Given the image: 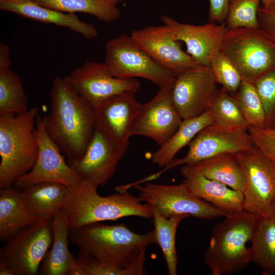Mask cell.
I'll use <instances>...</instances> for the list:
<instances>
[{"instance_id":"1","label":"cell","mask_w":275,"mask_h":275,"mask_svg":"<svg viewBox=\"0 0 275 275\" xmlns=\"http://www.w3.org/2000/svg\"><path fill=\"white\" fill-rule=\"evenodd\" d=\"M50 94L49 112L43 117L46 131L67 160L80 159L94 134L93 107L60 76Z\"/></svg>"},{"instance_id":"2","label":"cell","mask_w":275,"mask_h":275,"mask_svg":"<svg viewBox=\"0 0 275 275\" xmlns=\"http://www.w3.org/2000/svg\"><path fill=\"white\" fill-rule=\"evenodd\" d=\"M69 238L80 251L100 261L125 269L130 275L146 274V249L156 243L154 230L141 234L124 224L100 222L70 229Z\"/></svg>"},{"instance_id":"3","label":"cell","mask_w":275,"mask_h":275,"mask_svg":"<svg viewBox=\"0 0 275 275\" xmlns=\"http://www.w3.org/2000/svg\"><path fill=\"white\" fill-rule=\"evenodd\" d=\"M98 187L88 180L68 187L61 211L70 229L127 216L152 218L150 207L127 191L102 196Z\"/></svg>"},{"instance_id":"4","label":"cell","mask_w":275,"mask_h":275,"mask_svg":"<svg viewBox=\"0 0 275 275\" xmlns=\"http://www.w3.org/2000/svg\"><path fill=\"white\" fill-rule=\"evenodd\" d=\"M215 226L203 255L212 275H228L244 268L251 262L250 241L261 216L243 210L227 215Z\"/></svg>"},{"instance_id":"5","label":"cell","mask_w":275,"mask_h":275,"mask_svg":"<svg viewBox=\"0 0 275 275\" xmlns=\"http://www.w3.org/2000/svg\"><path fill=\"white\" fill-rule=\"evenodd\" d=\"M38 107L14 116H0V187L13 186L34 166L38 144L34 130Z\"/></svg>"},{"instance_id":"6","label":"cell","mask_w":275,"mask_h":275,"mask_svg":"<svg viewBox=\"0 0 275 275\" xmlns=\"http://www.w3.org/2000/svg\"><path fill=\"white\" fill-rule=\"evenodd\" d=\"M221 51L252 84L275 69V41L259 28L228 29Z\"/></svg>"},{"instance_id":"7","label":"cell","mask_w":275,"mask_h":275,"mask_svg":"<svg viewBox=\"0 0 275 275\" xmlns=\"http://www.w3.org/2000/svg\"><path fill=\"white\" fill-rule=\"evenodd\" d=\"M104 63L110 73L120 78L142 77L162 87L173 88L176 76L139 48L130 36L121 34L105 44Z\"/></svg>"},{"instance_id":"8","label":"cell","mask_w":275,"mask_h":275,"mask_svg":"<svg viewBox=\"0 0 275 275\" xmlns=\"http://www.w3.org/2000/svg\"><path fill=\"white\" fill-rule=\"evenodd\" d=\"M53 237V218H44L25 227L7 241L0 251V259L15 275H34L51 247Z\"/></svg>"},{"instance_id":"9","label":"cell","mask_w":275,"mask_h":275,"mask_svg":"<svg viewBox=\"0 0 275 275\" xmlns=\"http://www.w3.org/2000/svg\"><path fill=\"white\" fill-rule=\"evenodd\" d=\"M188 146V152L184 157L173 159L161 171L147 177L148 180H153L180 165H193L223 154H236L251 148L254 144L248 129L212 124L201 130Z\"/></svg>"},{"instance_id":"10","label":"cell","mask_w":275,"mask_h":275,"mask_svg":"<svg viewBox=\"0 0 275 275\" xmlns=\"http://www.w3.org/2000/svg\"><path fill=\"white\" fill-rule=\"evenodd\" d=\"M139 198L168 218L177 214H187L197 218L212 219L226 215L214 206L193 194L184 183L177 185L157 184L151 182L136 184Z\"/></svg>"},{"instance_id":"11","label":"cell","mask_w":275,"mask_h":275,"mask_svg":"<svg viewBox=\"0 0 275 275\" xmlns=\"http://www.w3.org/2000/svg\"><path fill=\"white\" fill-rule=\"evenodd\" d=\"M235 155L246 179L243 210L270 217V207L275 200V164L255 145Z\"/></svg>"},{"instance_id":"12","label":"cell","mask_w":275,"mask_h":275,"mask_svg":"<svg viewBox=\"0 0 275 275\" xmlns=\"http://www.w3.org/2000/svg\"><path fill=\"white\" fill-rule=\"evenodd\" d=\"M128 91L114 96L92 106L95 126L124 155L143 104Z\"/></svg>"},{"instance_id":"13","label":"cell","mask_w":275,"mask_h":275,"mask_svg":"<svg viewBox=\"0 0 275 275\" xmlns=\"http://www.w3.org/2000/svg\"><path fill=\"white\" fill-rule=\"evenodd\" d=\"M35 134L38 144V153L33 168L15 182L20 189L33 184L54 182L70 186L80 180L69 166L58 146L48 136L43 118L38 114Z\"/></svg>"},{"instance_id":"14","label":"cell","mask_w":275,"mask_h":275,"mask_svg":"<svg viewBox=\"0 0 275 275\" xmlns=\"http://www.w3.org/2000/svg\"><path fill=\"white\" fill-rule=\"evenodd\" d=\"M64 77L92 106L125 92L136 93L141 87L136 78L114 77L104 63L91 61L84 63Z\"/></svg>"},{"instance_id":"15","label":"cell","mask_w":275,"mask_h":275,"mask_svg":"<svg viewBox=\"0 0 275 275\" xmlns=\"http://www.w3.org/2000/svg\"><path fill=\"white\" fill-rule=\"evenodd\" d=\"M210 66H200L176 77L172 88L174 104L182 119L209 109L218 89Z\"/></svg>"},{"instance_id":"16","label":"cell","mask_w":275,"mask_h":275,"mask_svg":"<svg viewBox=\"0 0 275 275\" xmlns=\"http://www.w3.org/2000/svg\"><path fill=\"white\" fill-rule=\"evenodd\" d=\"M134 43L160 66L176 77L189 69L200 66L180 46L166 25L148 26L132 31Z\"/></svg>"},{"instance_id":"17","label":"cell","mask_w":275,"mask_h":275,"mask_svg":"<svg viewBox=\"0 0 275 275\" xmlns=\"http://www.w3.org/2000/svg\"><path fill=\"white\" fill-rule=\"evenodd\" d=\"M182 121L173 102L172 88H160L151 100L143 104L131 135L147 137L160 146L173 136Z\"/></svg>"},{"instance_id":"18","label":"cell","mask_w":275,"mask_h":275,"mask_svg":"<svg viewBox=\"0 0 275 275\" xmlns=\"http://www.w3.org/2000/svg\"><path fill=\"white\" fill-rule=\"evenodd\" d=\"M161 20L170 29L174 38L183 42L187 53L201 66H209L221 51L223 42L228 31L226 23L209 22L196 25L177 21L163 15Z\"/></svg>"},{"instance_id":"19","label":"cell","mask_w":275,"mask_h":275,"mask_svg":"<svg viewBox=\"0 0 275 275\" xmlns=\"http://www.w3.org/2000/svg\"><path fill=\"white\" fill-rule=\"evenodd\" d=\"M124 155L95 126L93 138L84 155L67 163L80 180L104 186L114 176Z\"/></svg>"},{"instance_id":"20","label":"cell","mask_w":275,"mask_h":275,"mask_svg":"<svg viewBox=\"0 0 275 275\" xmlns=\"http://www.w3.org/2000/svg\"><path fill=\"white\" fill-rule=\"evenodd\" d=\"M183 182L194 195L224 212L226 216L243 210V194L220 182L209 179L194 166L184 165L181 168Z\"/></svg>"},{"instance_id":"21","label":"cell","mask_w":275,"mask_h":275,"mask_svg":"<svg viewBox=\"0 0 275 275\" xmlns=\"http://www.w3.org/2000/svg\"><path fill=\"white\" fill-rule=\"evenodd\" d=\"M0 9L27 19L68 28L87 39L98 35L94 24L81 20L74 13L56 11L41 5L35 0H0Z\"/></svg>"},{"instance_id":"22","label":"cell","mask_w":275,"mask_h":275,"mask_svg":"<svg viewBox=\"0 0 275 275\" xmlns=\"http://www.w3.org/2000/svg\"><path fill=\"white\" fill-rule=\"evenodd\" d=\"M43 218L29 210L21 198V190L13 186L0 189V240L7 241L21 229Z\"/></svg>"},{"instance_id":"23","label":"cell","mask_w":275,"mask_h":275,"mask_svg":"<svg viewBox=\"0 0 275 275\" xmlns=\"http://www.w3.org/2000/svg\"><path fill=\"white\" fill-rule=\"evenodd\" d=\"M68 186L58 182H41L21 189L25 206L39 217L53 218L62 209Z\"/></svg>"},{"instance_id":"24","label":"cell","mask_w":275,"mask_h":275,"mask_svg":"<svg viewBox=\"0 0 275 275\" xmlns=\"http://www.w3.org/2000/svg\"><path fill=\"white\" fill-rule=\"evenodd\" d=\"M53 237L39 269L44 275H68L69 265L73 257L68 246L70 227L62 211L53 217Z\"/></svg>"},{"instance_id":"25","label":"cell","mask_w":275,"mask_h":275,"mask_svg":"<svg viewBox=\"0 0 275 275\" xmlns=\"http://www.w3.org/2000/svg\"><path fill=\"white\" fill-rule=\"evenodd\" d=\"M213 124L209 109L198 116L182 119L173 136L153 153L152 162L159 167L167 166L174 159L176 154L188 145L201 130Z\"/></svg>"},{"instance_id":"26","label":"cell","mask_w":275,"mask_h":275,"mask_svg":"<svg viewBox=\"0 0 275 275\" xmlns=\"http://www.w3.org/2000/svg\"><path fill=\"white\" fill-rule=\"evenodd\" d=\"M206 177L243 193L246 187L244 172L235 154L218 155L193 165Z\"/></svg>"},{"instance_id":"27","label":"cell","mask_w":275,"mask_h":275,"mask_svg":"<svg viewBox=\"0 0 275 275\" xmlns=\"http://www.w3.org/2000/svg\"><path fill=\"white\" fill-rule=\"evenodd\" d=\"M249 248L251 261L263 275H275V222L270 217L260 218Z\"/></svg>"},{"instance_id":"28","label":"cell","mask_w":275,"mask_h":275,"mask_svg":"<svg viewBox=\"0 0 275 275\" xmlns=\"http://www.w3.org/2000/svg\"><path fill=\"white\" fill-rule=\"evenodd\" d=\"M39 4L68 13L82 12L96 17L105 23H112L119 17L118 0H35Z\"/></svg>"},{"instance_id":"29","label":"cell","mask_w":275,"mask_h":275,"mask_svg":"<svg viewBox=\"0 0 275 275\" xmlns=\"http://www.w3.org/2000/svg\"><path fill=\"white\" fill-rule=\"evenodd\" d=\"M151 210L156 244L162 251L169 274L176 275L178 263L175 244L176 231L180 222L189 215L177 214L165 218L156 210Z\"/></svg>"},{"instance_id":"30","label":"cell","mask_w":275,"mask_h":275,"mask_svg":"<svg viewBox=\"0 0 275 275\" xmlns=\"http://www.w3.org/2000/svg\"><path fill=\"white\" fill-rule=\"evenodd\" d=\"M28 98L19 75L10 68L0 70V116H14L28 111Z\"/></svg>"},{"instance_id":"31","label":"cell","mask_w":275,"mask_h":275,"mask_svg":"<svg viewBox=\"0 0 275 275\" xmlns=\"http://www.w3.org/2000/svg\"><path fill=\"white\" fill-rule=\"evenodd\" d=\"M209 109L213 124L248 129L246 121L234 97L223 89H218Z\"/></svg>"},{"instance_id":"32","label":"cell","mask_w":275,"mask_h":275,"mask_svg":"<svg viewBox=\"0 0 275 275\" xmlns=\"http://www.w3.org/2000/svg\"><path fill=\"white\" fill-rule=\"evenodd\" d=\"M237 103L248 127L267 128L264 108L254 84L242 80L232 95Z\"/></svg>"},{"instance_id":"33","label":"cell","mask_w":275,"mask_h":275,"mask_svg":"<svg viewBox=\"0 0 275 275\" xmlns=\"http://www.w3.org/2000/svg\"><path fill=\"white\" fill-rule=\"evenodd\" d=\"M261 0H231L225 23L228 29L258 28Z\"/></svg>"},{"instance_id":"34","label":"cell","mask_w":275,"mask_h":275,"mask_svg":"<svg viewBox=\"0 0 275 275\" xmlns=\"http://www.w3.org/2000/svg\"><path fill=\"white\" fill-rule=\"evenodd\" d=\"M209 66L216 83L221 85L222 89L230 94L234 95L243 79L229 59L221 51L212 61Z\"/></svg>"},{"instance_id":"35","label":"cell","mask_w":275,"mask_h":275,"mask_svg":"<svg viewBox=\"0 0 275 275\" xmlns=\"http://www.w3.org/2000/svg\"><path fill=\"white\" fill-rule=\"evenodd\" d=\"M261 100L267 128L275 127V69L260 78L254 84Z\"/></svg>"},{"instance_id":"36","label":"cell","mask_w":275,"mask_h":275,"mask_svg":"<svg viewBox=\"0 0 275 275\" xmlns=\"http://www.w3.org/2000/svg\"><path fill=\"white\" fill-rule=\"evenodd\" d=\"M77 259L86 275H130L126 269L100 261L80 250Z\"/></svg>"},{"instance_id":"37","label":"cell","mask_w":275,"mask_h":275,"mask_svg":"<svg viewBox=\"0 0 275 275\" xmlns=\"http://www.w3.org/2000/svg\"><path fill=\"white\" fill-rule=\"evenodd\" d=\"M248 130L255 145L261 152L275 164V127H248Z\"/></svg>"},{"instance_id":"38","label":"cell","mask_w":275,"mask_h":275,"mask_svg":"<svg viewBox=\"0 0 275 275\" xmlns=\"http://www.w3.org/2000/svg\"><path fill=\"white\" fill-rule=\"evenodd\" d=\"M258 21L259 28L275 41V7L265 8L260 6Z\"/></svg>"},{"instance_id":"39","label":"cell","mask_w":275,"mask_h":275,"mask_svg":"<svg viewBox=\"0 0 275 275\" xmlns=\"http://www.w3.org/2000/svg\"><path fill=\"white\" fill-rule=\"evenodd\" d=\"M231 0H209V21L214 23L225 22Z\"/></svg>"},{"instance_id":"40","label":"cell","mask_w":275,"mask_h":275,"mask_svg":"<svg viewBox=\"0 0 275 275\" xmlns=\"http://www.w3.org/2000/svg\"><path fill=\"white\" fill-rule=\"evenodd\" d=\"M10 48L3 42L0 43V70L10 68Z\"/></svg>"},{"instance_id":"41","label":"cell","mask_w":275,"mask_h":275,"mask_svg":"<svg viewBox=\"0 0 275 275\" xmlns=\"http://www.w3.org/2000/svg\"><path fill=\"white\" fill-rule=\"evenodd\" d=\"M68 275H86L81 265L74 257L70 262Z\"/></svg>"},{"instance_id":"42","label":"cell","mask_w":275,"mask_h":275,"mask_svg":"<svg viewBox=\"0 0 275 275\" xmlns=\"http://www.w3.org/2000/svg\"><path fill=\"white\" fill-rule=\"evenodd\" d=\"M0 275H15L10 266L2 259H0Z\"/></svg>"},{"instance_id":"43","label":"cell","mask_w":275,"mask_h":275,"mask_svg":"<svg viewBox=\"0 0 275 275\" xmlns=\"http://www.w3.org/2000/svg\"><path fill=\"white\" fill-rule=\"evenodd\" d=\"M262 6L265 8H271L275 7V0H261Z\"/></svg>"},{"instance_id":"44","label":"cell","mask_w":275,"mask_h":275,"mask_svg":"<svg viewBox=\"0 0 275 275\" xmlns=\"http://www.w3.org/2000/svg\"><path fill=\"white\" fill-rule=\"evenodd\" d=\"M270 217L275 222V200L273 202L270 210Z\"/></svg>"},{"instance_id":"45","label":"cell","mask_w":275,"mask_h":275,"mask_svg":"<svg viewBox=\"0 0 275 275\" xmlns=\"http://www.w3.org/2000/svg\"><path fill=\"white\" fill-rule=\"evenodd\" d=\"M118 1L120 2V1H126V0H118Z\"/></svg>"}]
</instances>
